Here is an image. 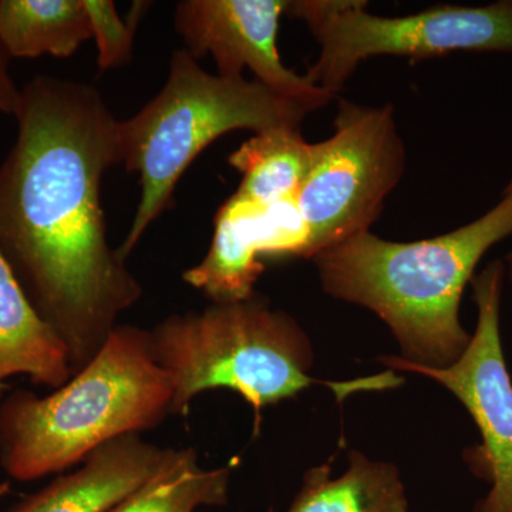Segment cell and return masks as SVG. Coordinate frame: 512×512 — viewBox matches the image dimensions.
<instances>
[{"instance_id": "6da1fadb", "label": "cell", "mask_w": 512, "mask_h": 512, "mask_svg": "<svg viewBox=\"0 0 512 512\" xmlns=\"http://www.w3.org/2000/svg\"><path fill=\"white\" fill-rule=\"evenodd\" d=\"M0 165V251L69 355L92 362L143 295L107 241L101 183L120 164L119 120L89 84L36 76Z\"/></svg>"}, {"instance_id": "7a4b0ae2", "label": "cell", "mask_w": 512, "mask_h": 512, "mask_svg": "<svg viewBox=\"0 0 512 512\" xmlns=\"http://www.w3.org/2000/svg\"><path fill=\"white\" fill-rule=\"evenodd\" d=\"M510 235L512 180L493 210L447 234L393 242L367 231L312 261L323 292L376 313L392 330L402 359L443 369L471 340L460 320L463 293L483 256Z\"/></svg>"}, {"instance_id": "3957f363", "label": "cell", "mask_w": 512, "mask_h": 512, "mask_svg": "<svg viewBox=\"0 0 512 512\" xmlns=\"http://www.w3.org/2000/svg\"><path fill=\"white\" fill-rule=\"evenodd\" d=\"M173 380L150 332L117 325L89 365L47 396L15 390L0 404V466L33 481L83 463L109 441L173 416Z\"/></svg>"}, {"instance_id": "277c9868", "label": "cell", "mask_w": 512, "mask_h": 512, "mask_svg": "<svg viewBox=\"0 0 512 512\" xmlns=\"http://www.w3.org/2000/svg\"><path fill=\"white\" fill-rule=\"evenodd\" d=\"M148 332L156 362L173 380V416L187 417L202 392L229 389L254 409L255 433L266 407L313 386L332 389L342 403L350 394L383 392L404 382L392 369L349 382L315 379L308 333L289 313L256 295L175 313Z\"/></svg>"}, {"instance_id": "5b68a950", "label": "cell", "mask_w": 512, "mask_h": 512, "mask_svg": "<svg viewBox=\"0 0 512 512\" xmlns=\"http://www.w3.org/2000/svg\"><path fill=\"white\" fill-rule=\"evenodd\" d=\"M306 114L256 80L205 72L187 50H175L163 90L136 116L119 121L120 164L140 174L141 183L133 224L117 249L121 258L170 207L185 170L215 140L237 130L301 127Z\"/></svg>"}, {"instance_id": "8992f818", "label": "cell", "mask_w": 512, "mask_h": 512, "mask_svg": "<svg viewBox=\"0 0 512 512\" xmlns=\"http://www.w3.org/2000/svg\"><path fill=\"white\" fill-rule=\"evenodd\" d=\"M359 0H296L285 15L302 20L320 46L309 82L338 97L363 60H414L456 52L512 53V0L485 6L439 5L407 16H379Z\"/></svg>"}, {"instance_id": "52a82bcc", "label": "cell", "mask_w": 512, "mask_h": 512, "mask_svg": "<svg viewBox=\"0 0 512 512\" xmlns=\"http://www.w3.org/2000/svg\"><path fill=\"white\" fill-rule=\"evenodd\" d=\"M333 126L328 140L313 143L311 171L296 197L309 259L370 231L406 167L392 106L339 100Z\"/></svg>"}, {"instance_id": "ba28073f", "label": "cell", "mask_w": 512, "mask_h": 512, "mask_svg": "<svg viewBox=\"0 0 512 512\" xmlns=\"http://www.w3.org/2000/svg\"><path fill=\"white\" fill-rule=\"evenodd\" d=\"M504 276L503 262L494 261L471 281L477 326L467 349L453 365L431 369L400 356L380 359L394 372L436 380L453 393L476 423L481 443L467 448L464 458L471 471L490 484V491L474 512H512V380L500 332Z\"/></svg>"}, {"instance_id": "9c48e42d", "label": "cell", "mask_w": 512, "mask_h": 512, "mask_svg": "<svg viewBox=\"0 0 512 512\" xmlns=\"http://www.w3.org/2000/svg\"><path fill=\"white\" fill-rule=\"evenodd\" d=\"M286 0H184L175 9V29L195 60L211 55L222 77H244L299 104L306 111L322 109L335 96L288 69L279 56V20Z\"/></svg>"}, {"instance_id": "30bf717a", "label": "cell", "mask_w": 512, "mask_h": 512, "mask_svg": "<svg viewBox=\"0 0 512 512\" xmlns=\"http://www.w3.org/2000/svg\"><path fill=\"white\" fill-rule=\"evenodd\" d=\"M183 448L127 434L94 450L72 474L30 495L12 512H110L178 460Z\"/></svg>"}, {"instance_id": "8fae6325", "label": "cell", "mask_w": 512, "mask_h": 512, "mask_svg": "<svg viewBox=\"0 0 512 512\" xmlns=\"http://www.w3.org/2000/svg\"><path fill=\"white\" fill-rule=\"evenodd\" d=\"M266 207L232 195L215 215L207 256L183 274L212 303L247 301L265 271L261 220Z\"/></svg>"}, {"instance_id": "7c38bea8", "label": "cell", "mask_w": 512, "mask_h": 512, "mask_svg": "<svg viewBox=\"0 0 512 512\" xmlns=\"http://www.w3.org/2000/svg\"><path fill=\"white\" fill-rule=\"evenodd\" d=\"M19 375L56 390L73 372L62 340L37 313L0 251V399L6 380Z\"/></svg>"}, {"instance_id": "4fadbf2b", "label": "cell", "mask_w": 512, "mask_h": 512, "mask_svg": "<svg viewBox=\"0 0 512 512\" xmlns=\"http://www.w3.org/2000/svg\"><path fill=\"white\" fill-rule=\"evenodd\" d=\"M286 512H409V501L399 468L353 450L340 477L329 464L306 471Z\"/></svg>"}, {"instance_id": "5bb4252c", "label": "cell", "mask_w": 512, "mask_h": 512, "mask_svg": "<svg viewBox=\"0 0 512 512\" xmlns=\"http://www.w3.org/2000/svg\"><path fill=\"white\" fill-rule=\"evenodd\" d=\"M89 39L83 0H0V45L9 57L66 59Z\"/></svg>"}, {"instance_id": "9a60e30c", "label": "cell", "mask_w": 512, "mask_h": 512, "mask_svg": "<svg viewBox=\"0 0 512 512\" xmlns=\"http://www.w3.org/2000/svg\"><path fill=\"white\" fill-rule=\"evenodd\" d=\"M313 144L302 137L301 127H282L254 134L228 158L242 174L234 195L271 207L296 197L312 167Z\"/></svg>"}, {"instance_id": "2e32d148", "label": "cell", "mask_w": 512, "mask_h": 512, "mask_svg": "<svg viewBox=\"0 0 512 512\" xmlns=\"http://www.w3.org/2000/svg\"><path fill=\"white\" fill-rule=\"evenodd\" d=\"M229 480L231 467L207 470L198 464L194 448H183L174 464L110 512H195L224 505Z\"/></svg>"}, {"instance_id": "e0dca14e", "label": "cell", "mask_w": 512, "mask_h": 512, "mask_svg": "<svg viewBox=\"0 0 512 512\" xmlns=\"http://www.w3.org/2000/svg\"><path fill=\"white\" fill-rule=\"evenodd\" d=\"M83 3L99 50V69H116L130 62L138 22L150 3H134L127 19L121 18L116 3L111 0H83Z\"/></svg>"}, {"instance_id": "ac0fdd59", "label": "cell", "mask_w": 512, "mask_h": 512, "mask_svg": "<svg viewBox=\"0 0 512 512\" xmlns=\"http://www.w3.org/2000/svg\"><path fill=\"white\" fill-rule=\"evenodd\" d=\"M9 59L0 45V111L15 116L20 103L22 90L13 82L9 72Z\"/></svg>"}, {"instance_id": "d6986e66", "label": "cell", "mask_w": 512, "mask_h": 512, "mask_svg": "<svg viewBox=\"0 0 512 512\" xmlns=\"http://www.w3.org/2000/svg\"><path fill=\"white\" fill-rule=\"evenodd\" d=\"M10 493V484L8 481H2L0 483V500H2L3 497H6Z\"/></svg>"}, {"instance_id": "ffe728a7", "label": "cell", "mask_w": 512, "mask_h": 512, "mask_svg": "<svg viewBox=\"0 0 512 512\" xmlns=\"http://www.w3.org/2000/svg\"><path fill=\"white\" fill-rule=\"evenodd\" d=\"M507 265H508V275H510V279L512 282V252L507 255Z\"/></svg>"}]
</instances>
